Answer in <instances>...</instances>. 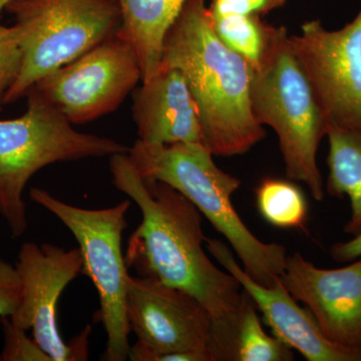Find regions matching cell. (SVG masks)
Here are the masks:
<instances>
[{"label":"cell","mask_w":361,"mask_h":361,"mask_svg":"<svg viewBox=\"0 0 361 361\" xmlns=\"http://www.w3.org/2000/svg\"><path fill=\"white\" fill-rule=\"evenodd\" d=\"M329 127L361 132V8L350 23L329 30L306 21L290 35Z\"/></svg>","instance_id":"obj_11"},{"label":"cell","mask_w":361,"mask_h":361,"mask_svg":"<svg viewBox=\"0 0 361 361\" xmlns=\"http://www.w3.org/2000/svg\"><path fill=\"white\" fill-rule=\"evenodd\" d=\"M23 116L0 120V216L13 238L27 229L23 192L32 176L59 161L103 158L128 153L129 147L99 135L85 134L44 97L30 90Z\"/></svg>","instance_id":"obj_5"},{"label":"cell","mask_w":361,"mask_h":361,"mask_svg":"<svg viewBox=\"0 0 361 361\" xmlns=\"http://www.w3.org/2000/svg\"><path fill=\"white\" fill-rule=\"evenodd\" d=\"M207 350L212 361H291L293 351L263 329L257 308L243 290L234 310L212 318Z\"/></svg>","instance_id":"obj_15"},{"label":"cell","mask_w":361,"mask_h":361,"mask_svg":"<svg viewBox=\"0 0 361 361\" xmlns=\"http://www.w3.org/2000/svg\"><path fill=\"white\" fill-rule=\"evenodd\" d=\"M280 281L305 304L327 338L361 346V257L345 267L322 269L296 252L287 255Z\"/></svg>","instance_id":"obj_13"},{"label":"cell","mask_w":361,"mask_h":361,"mask_svg":"<svg viewBox=\"0 0 361 361\" xmlns=\"http://www.w3.org/2000/svg\"><path fill=\"white\" fill-rule=\"evenodd\" d=\"M250 99L256 120L276 133L286 177L302 182L316 201H322L316 157L329 121L283 25L275 27L269 52L254 71Z\"/></svg>","instance_id":"obj_4"},{"label":"cell","mask_w":361,"mask_h":361,"mask_svg":"<svg viewBox=\"0 0 361 361\" xmlns=\"http://www.w3.org/2000/svg\"><path fill=\"white\" fill-rule=\"evenodd\" d=\"M161 66L182 73L198 109L202 144L214 156L243 155L266 133L252 110L254 68L217 37L207 0H186L164 39Z\"/></svg>","instance_id":"obj_2"},{"label":"cell","mask_w":361,"mask_h":361,"mask_svg":"<svg viewBox=\"0 0 361 361\" xmlns=\"http://www.w3.org/2000/svg\"><path fill=\"white\" fill-rule=\"evenodd\" d=\"M206 249L262 313L273 336L295 349L308 361H361V346H346L330 341L307 307L303 308L280 279L271 286L258 283L243 269L229 247L219 239L207 238Z\"/></svg>","instance_id":"obj_12"},{"label":"cell","mask_w":361,"mask_h":361,"mask_svg":"<svg viewBox=\"0 0 361 361\" xmlns=\"http://www.w3.org/2000/svg\"><path fill=\"white\" fill-rule=\"evenodd\" d=\"M186 0H118L120 32L134 45L142 68V82L161 68L164 39Z\"/></svg>","instance_id":"obj_16"},{"label":"cell","mask_w":361,"mask_h":361,"mask_svg":"<svg viewBox=\"0 0 361 361\" xmlns=\"http://www.w3.org/2000/svg\"><path fill=\"white\" fill-rule=\"evenodd\" d=\"M330 256L339 263H349L361 257V231L348 241L336 242L330 248Z\"/></svg>","instance_id":"obj_24"},{"label":"cell","mask_w":361,"mask_h":361,"mask_svg":"<svg viewBox=\"0 0 361 361\" xmlns=\"http://www.w3.org/2000/svg\"><path fill=\"white\" fill-rule=\"evenodd\" d=\"M23 285L16 266L0 259V317H11L18 310Z\"/></svg>","instance_id":"obj_23"},{"label":"cell","mask_w":361,"mask_h":361,"mask_svg":"<svg viewBox=\"0 0 361 361\" xmlns=\"http://www.w3.org/2000/svg\"><path fill=\"white\" fill-rule=\"evenodd\" d=\"M213 16H256L265 14L284 6L288 0H207Z\"/></svg>","instance_id":"obj_22"},{"label":"cell","mask_w":361,"mask_h":361,"mask_svg":"<svg viewBox=\"0 0 361 361\" xmlns=\"http://www.w3.org/2000/svg\"><path fill=\"white\" fill-rule=\"evenodd\" d=\"M23 65L4 104L25 97L45 75L113 37L122 27L118 0H11Z\"/></svg>","instance_id":"obj_6"},{"label":"cell","mask_w":361,"mask_h":361,"mask_svg":"<svg viewBox=\"0 0 361 361\" xmlns=\"http://www.w3.org/2000/svg\"><path fill=\"white\" fill-rule=\"evenodd\" d=\"M140 80L137 51L118 32L45 75L32 89L71 125H82L116 111Z\"/></svg>","instance_id":"obj_9"},{"label":"cell","mask_w":361,"mask_h":361,"mask_svg":"<svg viewBox=\"0 0 361 361\" xmlns=\"http://www.w3.org/2000/svg\"><path fill=\"white\" fill-rule=\"evenodd\" d=\"M259 212L269 224L282 229H302L307 218L305 197L291 180L265 178L256 189Z\"/></svg>","instance_id":"obj_19"},{"label":"cell","mask_w":361,"mask_h":361,"mask_svg":"<svg viewBox=\"0 0 361 361\" xmlns=\"http://www.w3.org/2000/svg\"><path fill=\"white\" fill-rule=\"evenodd\" d=\"M82 251L66 250L45 243L25 242L18 252L16 269L20 273L23 294L18 310L11 318L21 329H32L33 339L51 361L89 360L87 325L71 342L61 338L58 324V303L66 287L82 272Z\"/></svg>","instance_id":"obj_10"},{"label":"cell","mask_w":361,"mask_h":361,"mask_svg":"<svg viewBox=\"0 0 361 361\" xmlns=\"http://www.w3.org/2000/svg\"><path fill=\"white\" fill-rule=\"evenodd\" d=\"M21 65L23 51L18 26L0 23V110L6 92L20 75Z\"/></svg>","instance_id":"obj_20"},{"label":"cell","mask_w":361,"mask_h":361,"mask_svg":"<svg viewBox=\"0 0 361 361\" xmlns=\"http://www.w3.org/2000/svg\"><path fill=\"white\" fill-rule=\"evenodd\" d=\"M210 13V11H209ZM213 30L221 42L258 70L265 61L276 26L256 16H213Z\"/></svg>","instance_id":"obj_18"},{"label":"cell","mask_w":361,"mask_h":361,"mask_svg":"<svg viewBox=\"0 0 361 361\" xmlns=\"http://www.w3.org/2000/svg\"><path fill=\"white\" fill-rule=\"evenodd\" d=\"M30 199L51 212L75 236L82 251V272L87 275L99 297V319L108 342L102 360L125 361L129 358L130 327L127 319V262L122 251L126 215L132 202L123 200L109 208L84 209L71 205L39 188H32Z\"/></svg>","instance_id":"obj_7"},{"label":"cell","mask_w":361,"mask_h":361,"mask_svg":"<svg viewBox=\"0 0 361 361\" xmlns=\"http://www.w3.org/2000/svg\"><path fill=\"white\" fill-rule=\"evenodd\" d=\"M110 170L114 186L142 213L125 255L128 267L194 296L212 318L237 307L243 289L204 250L207 237L197 207L165 183L142 178L129 152L111 156Z\"/></svg>","instance_id":"obj_1"},{"label":"cell","mask_w":361,"mask_h":361,"mask_svg":"<svg viewBox=\"0 0 361 361\" xmlns=\"http://www.w3.org/2000/svg\"><path fill=\"white\" fill-rule=\"evenodd\" d=\"M127 319L137 341L132 361H212L210 313L186 292L153 277L129 276Z\"/></svg>","instance_id":"obj_8"},{"label":"cell","mask_w":361,"mask_h":361,"mask_svg":"<svg viewBox=\"0 0 361 361\" xmlns=\"http://www.w3.org/2000/svg\"><path fill=\"white\" fill-rule=\"evenodd\" d=\"M327 156V193L334 198L348 197L351 214L344 226L349 235L361 231V132L329 127Z\"/></svg>","instance_id":"obj_17"},{"label":"cell","mask_w":361,"mask_h":361,"mask_svg":"<svg viewBox=\"0 0 361 361\" xmlns=\"http://www.w3.org/2000/svg\"><path fill=\"white\" fill-rule=\"evenodd\" d=\"M11 1V0H0V18H1L2 11H6L7 4H8Z\"/></svg>","instance_id":"obj_25"},{"label":"cell","mask_w":361,"mask_h":361,"mask_svg":"<svg viewBox=\"0 0 361 361\" xmlns=\"http://www.w3.org/2000/svg\"><path fill=\"white\" fill-rule=\"evenodd\" d=\"M129 156L142 178L165 183L189 199L225 237L256 282L276 283L285 269L286 249L261 241L244 224L232 202L241 180L221 170L202 142L151 146L137 140Z\"/></svg>","instance_id":"obj_3"},{"label":"cell","mask_w":361,"mask_h":361,"mask_svg":"<svg viewBox=\"0 0 361 361\" xmlns=\"http://www.w3.org/2000/svg\"><path fill=\"white\" fill-rule=\"evenodd\" d=\"M4 344L0 361H51L35 339L30 338L26 330L11 322V318L0 317Z\"/></svg>","instance_id":"obj_21"},{"label":"cell","mask_w":361,"mask_h":361,"mask_svg":"<svg viewBox=\"0 0 361 361\" xmlns=\"http://www.w3.org/2000/svg\"><path fill=\"white\" fill-rule=\"evenodd\" d=\"M139 141L151 146L202 142L198 109L177 68L161 66L133 94Z\"/></svg>","instance_id":"obj_14"}]
</instances>
